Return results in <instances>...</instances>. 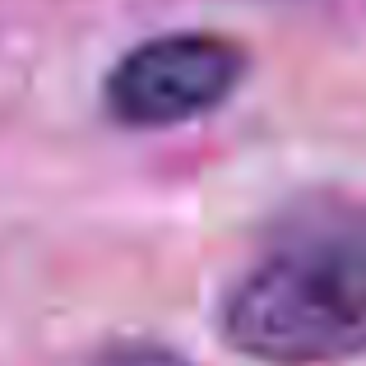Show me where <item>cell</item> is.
<instances>
[{
  "instance_id": "obj_1",
  "label": "cell",
  "mask_w": 366,
  "mask_h": 366,
  "mask_svg": "<svg viewBox=\"0 0 366 366\" xmlns=\"http://www.w3.org/2000/svg\"><path fill=\"white\" fill-rule=\"evenodd\" d=\"M223 339L269 366H334L366 352V242L311 237L250 264L223 297Z\"/></svg>"
},
{
  "instance_id": "obj_2",
  "label": "cell",
  "mask_w": 366,
  "mask_h": 366,
  "mask_svg": "<svg viewBox=\"0 0 366 366\" xmlns=\"http://www.w3.org/2000/svg\"><path fill=\"white\" fill-rule=\"evenodd\" d=\"M246 79L242 42L223 33H162L130 46L102 84L112 121L130 130H162L209 117Z\"/></svg>"
},
{
  "instance_id": "obj_3",
  "label": "cell",
  "mask_w": 366,
  "mask_h": 366,
  "mask_svg": "<svg viewBox=\"0 0 366 366\" xmlns=\"http://www.w3.org/2000/svg\"><path fill=\"white\" fill-rule=\"evenodd\" d=\"M93 366H195V362L162 348V343H117V348H107Z\"/></svg>"
}]
</instances>
